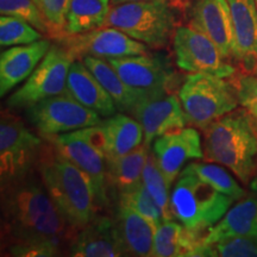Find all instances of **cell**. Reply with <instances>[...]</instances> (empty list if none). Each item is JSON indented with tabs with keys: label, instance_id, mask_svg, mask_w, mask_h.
Returning a JSON list of instances; mask_svg holds the SVG:
<instances>
[{
	"label": "cell",
	"instance_id": "obj_1",
	"mask_svg": "<svg viewBox=\"0 0 257 257\" xmlns=\"http://www.w3.org/2000/svg\"><path fill=\"white\" fill-rule=\"evenodd\" d=\"M35 174L2 185L3 252L10 256L68 255L73 226Z\"/></svg>",
	"mask_w": 257,
	"mask_h": 257
},
{
	"label": "cell",
	"instance_id": "obj_2",
	"mask_svg": "<svg viewBox=\"0 0 257 257\" xmlns=\"http://www.w3.org/2000/svg\"><path fill=\"white\" fill-rule=\"evenodd\" d=\"M36 169L63 217L76 229L94 219L99 211L89 176L43 138Z\"/></svg>",
	"mask_w": 257,
	"mask_h": 257
},
{
	"label": "cell",
	"instance_id": "obj_3",
	"mask_svg": "<svg viewBox=\"0 0 257 257\" xmlns=\"http://www.w3.org/2000/svg\"><path fill=\"white\" fill-rule=\"evenodd\" d=\"M202 133L205 161L226 167L249 186L257 174V126L248 111L234 108Z\"/></svg>",
	"mask_w": 257,
	"mask_h": 257
},
{
	"label": "cell",
	"instance_id": "obj_4",
	"mask_svg": "<svg viewBox=\"0 0 257 257\" xmlns=\"http://www.w3.org/2000/svg\"><path fill=\"white\" fill-rule=\"evenodd\" d=\"M233 201L186 167L170 193V211L173 219L186 229L205 236L206 231L225 216Z\"/></svg>",
	"mask_w": 257,
	"mask_h": 257
},
{
	"label": "cell",
	"instance_id": "obj_5",
	"mask_svg": "<svg viewBox=\"0 0 257 257\" xmlns=\"http://www.w3.org/2000/svg\"><path fill=\"white\" fill-rule=\"evenodd\" d=\"M181 12L169 0H146L111 6L104 27H113L152 49L172 43Z\"/></svg>",
	"mask_w": 257,
	"mask_h": 257
},
{
	"label": "cell",
	"instance_id": "obj_6",
	"mask_svg": "<svg viewBox=\"0 0 257 257\" xmlns=\"http://www.w3.org/2000/svg\"><path fill=\"white\" fill-rule=\"evenodd\" d=\"M178 95L187 123L200 130L239 105L232 81L208 73L186 75Z\"/></svg>",
	"mask_w": 257,
	"mask_h": 257
},
{
	"label": "cell",
	"instance_id": "obj_7",
	"mask_svg": "<svg viewBox=\"0 0 257 257\" xmlns=\"http://www.w3.org/2000/svg\"><path fill=\"white\" fill-rule=\"evenodd\" d=\"M46 138L91 178L99 208L107 205V160L100 124Z\"/></svg>",
	"mask_w": 257,
	"mask_h": 257
},
{
	"label": "cell",
	"instance_id": "obj_8",
	"mask_svg": "<svg viewBox=\"0 0 257 257\" xmlns=\"http://www.w3.org/2000/svg\"><path fill=\"white\" fill-rule=\"evenodd\" d=\"M42 138V137H41ZM25 126L10 110L2 111L0 120V176L2 185L25 178L36 168L44 140Z\"/></svg>",
	"mask_w": 257,
	"mask_h": 257
},
{
	"label": "cell",
	"instance_id": "obj_9",
	"mask_svg": "<svg viewBox=\"0 0 257 257\" xmlns=\"http://www.w3.org/2000/svg\"><path fill=\"white\" fill-rule=\"evenodd\" d=\"M74 56L62 44L53 41L49 51L27 82L8 99L9 108H28L36 102L68 92L67 79Z\"/></svg>",
	"mask_w": 257,
	"mask_h": 257
},
{
	"label": "cell",
	"instance_id": "obj_10",
	"mask_svg": "<svg viewBox=\"0 0 257 257\" xmlns=\"http://www.w3.org/2000/svg\"><path fill=\"white\" fill-rule=\"evenodd\" d=\"M25 115L41 137L70 133L101 123L100 115L80 104L69 92L29 106L25 108Z\"/></svg>",
	"mask_w": 257,
	"mask_h": 257
},
{
	"label": "cell",
	"instance_id": "obj_11",
	"mask_svg": "<svg viewBox=\"0 0 257 257\" xmlns=\"http://www.w3.org/2000/svg\"><path fill=\"white\" fill-rule=\"evenodd\" d=\"M174 61L179 69L188 73H208L231 79L237 68L221 55L216 44L191 25H179L172 40Z\"/></svg>",
	"mask_w": 257,
	"mask_h": 257
},
{
	"label": "cell",
	"instance_id": "obj_12",
	"mask_svg": "<svg viewBox=\"0 0 257 257\" xmlns=\"http://www.w3.org/2000/svg\"><path fill=\"white\" fill-rule=\"evenodd\" d=\"M118 75L143 98L172 92L178 76L165 54L112 57L107 59Z\"/></svg>",
	"mask_w": 257,
	"mask_h": 257
},
{
	"label": "cell",
	"instance_id": "obj_13",
	"mask_svg": "<svg viewBox=\"0 0 257 257\" xmlns=\"http://www.w3.org/2000/svg\"><path fill=\"white\" fill-rule=\"evenodd\" d=\"M53 41L62 44L74 59L81 61L85 56L107 60L112 57L135 56L149 53V47L147 44L113 27H101L83 34L64 35Z\"/></svg>",
	"mask_w": 257,
	"mask_h": 257
},
{
	"label": "cell",
	"instance_id": "obj_14",
	"mask_svg": "<svg viewBox=\"0 0 257 257\" xmlns=\"http://www.w3.org/2000/svg\"><path fill=\"white\" fill-rule=\"evenodd\" d=\"M184 19L205 34L229 62H233L234 34L227 0H192Z\"/></svg>",
	"mask_w": 257,
	"mask_h": 257
},
{
	"label": "cell",
	"instance_id": "obj_15",
	"mask_svg": "<svg viewBox=\"0 0 257 257\" xmlns=\"http://www.w3.org/2000/svg\"><path fill=\"white\" fill-rule=\"evenodd\" d=\"M130 115L142 125L143 144L148 148L157 137L181 130L188 124L179 95L173 92L147 96L138 102Z\"/></svg>",
	"mask_w": 257,
	"mask_h": 257
},
{
	"label": "cell",
	"instance_id": "obj_16",
	"mask_svg": "<svg viewBox=\"0 0 257 257\" xmlns=\"http://www.w3.org/2000/svg\"><path fill=\"white\" fill-rule=\"evenodd\" d=\"M152 152L169 188L189 160L204 159L200 135L193 126L157 137Z\"/></svg>",
	"mask_w": 257,
	"mask_h": 257
},
{
	"label": "cell",
	"instance_id": "obj_17",
	"mask_svg": "<svg viewBox=\"0 0 257 257\" xmlns=\"http://www.w3.org/2000/svg\"><path fill=\"white\" fill-rule=\"evenodd\" d=\"M234 34L233 62L240 73L257 75V6L255 0H227Z\"/></svg>",
	"mask_w": 257,
	"mask_h": 257
},
{
	"label": "cell",
	"instance_id": "obj_18",
	"mask_svg": "<svg viewBox=\"0 0 257 257\" xmlns=\"http://www.w3.org/2000/svg\"><path fill=\"white\" fill-rule=\"evenodd\" d=\"M74 257H118L126 256L121 245L114 218L96 216L81 227L69 246Z\"/></svg>",
	"mask_w": 257,
	"mask_h": 257
},
{
	"label": "cell",
	"instance_id": "obj_19",
	"mask_svg": "<svg viewBox=\"0 0 257 257\" xmlns=\"http://www.w3.org/2000/svg\"><path fill=\"white\" fill-rule=\"evenodd\" d=\"M51 38H42L29 44L14 46L0 55V95L27 80L49 51Z\"/></svg>",
	"mask_w": 257,
	"mask_h": 257
},
{
	"label": "cell",
	"instance_id": "obj_20",
	"mask_svg": "<svg viewBox=\"0 0 257 257\" xmlns=\"http://www.w3.org/2000/svg\"><path fill=\"white\" fill-rule=\"evenodd\" d=\"M251 192L240 199L205 233L202 243L212 245L238 236H257V176L250 182Z\"/></svg>",
	"mask_w": 257,
	"mask_h": 257
},
{
	"label": "cell",
	"instance_id": "obj_21",
	"mask_svg": "<svg viewBox=\"0 0 257 257\" xmlns=\"http://www.w3.org/2000/svg\"><path fill=\"white\" fill-rule=\"evenodd\" d=\"M67 89L80 104L95 111L100 117L107 118L115 113L117 107L111 95L81 60H75L70 66Z\"/></svg>",
	"mask_w": 257,
	"mask_h": 257
},
{
	"label": "cell",
	"instance_id": "obj_22",
	"mask_svg": "<svg viewBox=\"0 0 257 257\" xmlns=\"http://www.w3.org/2000/svg\"><path fill=\"white\" fill-rule=\"evenodd\" d=\"M204 236L186 229L179 221L165 220L155 230L150 256L194 257L204 256Z\"/></svg>",
	"mask_w": 257,
	"mask_h": 257
},
{
	"label": "cell",
	"instance_id": "obj_23",
	"mask_svg": "<svg viewBox=\"0 0 257 257\" xmlns=\"http://www.w3.org/2000/svg\"><path fill=\"white\" fill-rule=\"evenodd\" d=\"M100 126L104 134L107 161L120 159L143 144V127L133 115L118 112L101 120Z\"/></svg>",
	"mask_w": 257,
	"mask_h": 257
},
{
	"label": "cell",
	"instance_id": "obj_24",
	"mask_svg": "<svg viewBox=\"0 0 257 257\" xmlns=\"http://www.w3.org/2000/svg\"><path fill=\"white\" fill-rule=\"evenodd\" d=\"M114 221L125 255L150 256L155 234V227L150 221L136 211L120 204H118L115 210Z\"/></svg>",
	"mask_w": 257,
	"mask_h": 257
},
{
	"label": "cell",
	"instance_id": "obj_25",
	"mask_svg": "<svg viewBox=\"0 0 257 257\" xmlns=\"http://www.w3.org/2000/svg\"><path fill=\"white\" fill-rule=\"evenodd\" d=\"M82 61L101 83L106 92L111 95L115 107L119 112L131 114L138 102L144 99L140 93L123 81V79L118 75L107 60L94 56H85Z\"/></svg>",
	"mask_w": 257,
	"mask_h": 257
},
{
	"label": "cell",
	"instance_id": "obj_26",
	"mask_svg": "<svg viewBox=\"0 0 257 257\" xmlns=\"http://www.w3.org/2000/svg\"><path fill=\"white\" fill-rule=\"evenodd\" d=\"M149 149L150 148L142 144L120 159L107 161V184L117 189L118 194L136 187L142 182Z\"/></svg>",
	"mask_w": 257,
	"mask_h": 257
},
{
	"label": "cell",
	"instance_id": "obj_27",
	"mask_svg": "<svg viewBox=\"0 0 257 257\" xmlns=\"http://www.w3.org/2000/svg\"><path fill=\"white\" fill-rule=\"evenodd\" d=\"M111 0H69L66 35L88 32L104 27Z\"/></svg>",
	"mask_w": 257,
	"mask_h": 257
},
{
	"label": "cell",
	"instance_id": "obj_28",
	"mask_svg": "<svg viewBox=\"0 0 257 257\" xmlns=\"http://www.w3.org/2000/svg\"><path fill=\"white\" fill-rule=\"evenodd\" d=\"M187 167L201 180L216 188L217 191L229 195L234 201H238L246 195L245 189L240 187L233 175L219 166V163L192 162L187 165Z\"/></svg>",
	"mask_w": 257,
	"mask_h": 257
},
{
	"label": "cell",
	"instance_id": "obj_29",
	"mask_svg": "<svg viewBox=\"0 0 257 257\" xmlns=\"http://www.w3.org/2000/svg\"><path fill=\"white\" fill-rule=\"evenodd\" d=\"M119 202L118 204L130 207L131 210L136 211L141 216L150 221L155 230L166 220L165 214L161 210L160 205L150 194L143 181L140 182L136 187L128 189V191L119 193Z\"/></svg>",
	"mask_w": 257,
	"mask_h": 257
},
{
	"label": "cell",
	"instance_id": "obj_30",
	"mask_svg": "<svg viewBox=\"0 0 257 257\" xmlns=\"http://www.w3.org/2000/svg\"><path fill=\"white\" fill-rule=\"evenodd\" d=\"M142 181L150 194L160 205L161 210L165 214L166 220L173 219L172 211H170V194L169 187L167 185L165 175L161 172L157 161L153 152L149 153L146 166H144Z\"/></svg>",
	"mask_w": 257,
	"mask_h": 257
},
{
	"label": "cell",
	"instance_id": "obj_31",
	"mask_svg": "<svg viewBox=\"0 0 257 257\" xmlns=\"http://www.w3.org/2000/svg\"><path fill=\"white\" fill-rule=\"evenodd\" d=\"M42 38H44L43 34L23 19L14 16L0 18V46L3 48L29 44Z\"/></svg>",
	"mask_w": 257,
	"mask_h": 257
},
{
	"label": "cell",
	"instance_id": "obj_32",
	"mask_svg": "<svg viewBox=\"0 0 257 257\" xmlns=\"http://www.w3.org/2000/svg\"><path fill=\"white\" fill-rule=\"evenodd\" d=\"M3 16H14L30 23L43 35L49 36V27L42 10L34 0H0Z\"/></svg>",
	"mask_w": 257,
	"mask_h": 257
},
{
	"label": "cell",
	"instance_id": "obj_33",
	"mask_svg": "<svg viewBox=\"0 0 257 257\" xmlns=\"http://www.w3.org/2000/svg\"><path fill=\"white\" fill-rule=\"evenodd\" d=\"M205 256L257 257V236H238L206 246Z\"/></svg>",
	"mask_w": 257,
	"mask_h": 257
},
{
	"label": "cell",
	"instance_id": "obj_34",
	"mask_svg": "<svg viewBox=\"0 0 257 257\" xmlns=\"http://www.w3.org/2000/svg\"><path fill=\"white\" fill-rule=\"evenodd\" d=\"M236 88L239 105L248 111L257 126V75L239 73L231 78Z\"/></svg>",
	"mask_w": 257,
	"mask_h": 257
},
{
	"label": "cell",
	"instance_id": "obj_35",
	"mask_svg": "<svg viewBox=\"0 0 257 257\" xmlns=\"http://www.w3.org/2000/svg\"><path fill=\"white\" fill-rule=\"evenodd\" d=\"M69 0H41V10L49 27V37L55 40L66 35Z\"/></svg>",
	"mask_w": 257,
	"mask_h": 257
},
{
	"label": "cell",
	"instance_id": "obj_36",
	"mask_svg": "<svg viewBox=\"0 0 257 257\" xmlns=\"http://www.w3.org/2000/svg\"><path fill=\"white\" fill-rule=\"evenodd\" d=\"M169 2L175 9H178L179 11L181 12L182 17H184L186 10L188 9V6H189V4H191L192 0H169Z\"/></svg>",
	"mask_w": 257,
	"mask_h": 257
},
{
	"label": "cell",
	"instance_id": "obj_37",
	"mask_svg": "<svg viewBox=\"0 0 257 257\" xmlns=\"http://www.w3.org/2000/svg\"><path fill=\"white\" fill-rule=\"evenodd\" d=\"M134 2H146V0H111V6L124 4V3H134Z\"/></svg>",
	"mask_w": 257,
	"mask_h": 257
},
{
	"label": "cell",
	"instance_id": "obj_38",
	"mask_svg": "<svg viewBox=\"0 0 257 257\" xmlns=\"http://www.w3.org/2000/svg\"><path fill=\"white\" fill-rule=\"evenodd\" d=\"M34 2H35V3H36V4H37V6H38V8H40V9H41V0H34Z\"/></svg>",
	"mask_w": 257,
	"mask_h": 257
},
{
	"label": "cell",
	"instance_id": "obj_39",
	"mask_svg": "<svg viewBox=\"0 0 257 257\" xmlns=\"http://www.w3.org/2000/svg\"><path fill=\"white\" fill-rule=\"evenodd\" d=\"M255 3H256V6H257V0H255Z\"/></svg>",
	"mask_w": 257,
	"mask_h": 257
},
{
	"label": "cell",
	"instance_id": "obj_40",
	"mask_svg": "<svg viewBox=\"0 0 257 257\" xmlns=\"http://www.w3.org/2000/svg\"><path fill=\"white\" fill-rule=\"evenodd\" d=\"M256 176H257V174H256Z\"/></svg>",
	"mask_w": 257,
	"mask_h": 257
}]
</instances>
